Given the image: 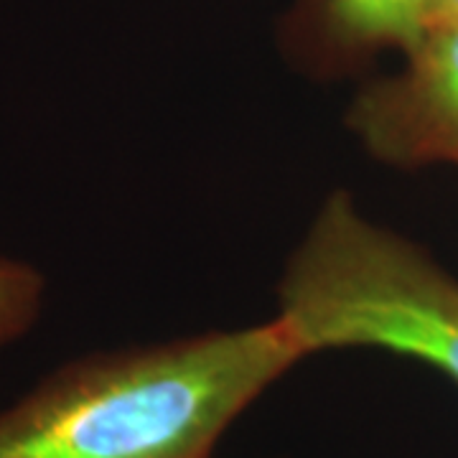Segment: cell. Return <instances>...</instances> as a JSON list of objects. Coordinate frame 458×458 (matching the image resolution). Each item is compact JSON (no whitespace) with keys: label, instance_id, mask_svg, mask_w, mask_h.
I'll use <instances>...</instances> for the list:
<instances>
[{"label":"cell","instance_id":"1","mask_svg":"<svg viewBox=\"0 0 458 458\" xmlns=\"http://www.w3.org/2000/svg\"><path fill=\"white\" fill-rule=\"evenodd\" d=\"M306 352L273 321L87 354L0 410V458H212Z\"/></svg>","mask_w":458,"mask_h":458},{"label":"cell","instance_id":"3","mask_svg":"<svg viewBox=\"0 0 458 458\" xmlns=\"http://www.w3.org/2000/svg\"><path fill=\"white\" fill-rule=\"evenodd\" d=\"M346 128L379 164L458 165V18L428 29L400 72L367 84Z\"/></svg>","mask_w":458,"mask_h":458},{"label":"cell","instance_id":"2","mask_svg":"<svg viewBox=\"0 0 458 458\" xmlns=\"http://www.w3.org/2000/svg\"><path fill=\"white\" fill-rule=\"evenodd\" d=\"M278 318L306 357L382 349L458 385V278L334 191L283 267Z\"/></svg>","mask_w":458,"mask_h":458},{"label":"cell","instance_id":"4","mask_svg":"<svg viewBox=\"0 0 458 458\" xmlns=\"http://www.w3.org/2000/svg\"><path fill=\"white\" fill-rule=\"evenodd\" d=\"M430 0H313L318 56L334 66L382 49L408 54L428 31Z\"/></svg>","mask_w":458,"mask_h":458},{"label":"cell","instance_id":"5","mask_svg":"<svg viewBox=\"0 0 458 458\" xmlns=\"http://www.w3.org/2000/svg\"><path fill=\"white\" fill-rule=\"evenodd\" d=\"M47 280L31 262L0 255V349L21 339L38 321Z\"/></svg>","mask_w":458,"mask_h":458},{"label":"cell","instance_id":"6","mask_svg":"<svg viewBox=\"0 0 458 458\" xmlns=\"http://www.w3.org/2000/svg\"><path fill=\"white\" fill-rule=\"evenodd\" d=\"M458 18V0H430V16H428V29L441 26L445 21Z\"/></svg>","mask_w":458,"mask_h":458}]
</instances>
